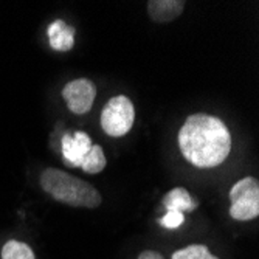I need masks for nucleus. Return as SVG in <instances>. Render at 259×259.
I'll return each mask as SVG.
<instances>
[{
  "label": "nucleus",
  "instance_id": "f03ea898",
  "mask_svg": "<svg viewBox=\"0 0 259 259\" xmlns=\"http://www.w3.org/2000/svg\"><path fill=\"white\" fill-rule=\"evenodd\" d=\"M40 186L58 202L76 208H98L103 200L93 185L56 168H47L40 174Z\"/></svg>",
  "mask_w": 259,
  "mask_h": 259
},
{
  "label": "nucleus",
  "instance_id": "423d86ee",
  "mask_svg": "<svg viewBox=\"0 0 259 259\" xmlns=\"http://www.w3.org/2000/svg\"><path fill=\"white\" fill-rule=\"evenodd\" d=\"M61 148L62 158L68 166L81 168L85 154L92 148V140L85 132L78 131L73 135H64L61 140Z\"/></svg>",
  "mask_w": 259,
  "mask_h": 259
},
{
  "label": "nucleus",
  "instance_id": "ddd939ff",
  "mask_svg": "<svg viewBox=\"0 0 259 259\" xmlns=\"http://www.w3.org/2000/svg\"><path fill=\"white\" fill-rule=\"evenodd\" d=\"M183 222H185V216H183L182 213H177V211H166V214H164V218L158 221L160 225L166 227V228H169V230L179 228Z\"/></svg>",
  "mask_w": 259,
  "mask_h": 259
},
{
  "label": "nucleus",
  "instance_id": "f257e3e1",
  "mask_svg": "<svg viewBox=\"0 0 259 259\" xmlns=\"http://www.w3.org/2000/svg\"><path fill=\"white\" fill-rule=\"evenodd\" d=\"M179 148L196 168H216L231 151V135L218 116L194 113L188 116L179 132Z\"/></svg>",
  "mask_w": 259,
  "mask_h": 259
},
{
  "label": "nucleus",
  "instance_id": "f8f14e48",
  "mask_svg": "<svg viewBox=\"0 0 259 259\" xmlns=\"http://www.w3.org/2000/svg\"><path fill=\"white\" fill-rule=\"evenodd\" d=\"M172 259H219V257L211 254L205 245L194 244V245H188L182 250L174 251Z\"/></svg>",
  "mask_w": 259,
  "mask_h": 259
},
{
  "label": "nucleus",
  "instance_id": "0eeeda50",
  "mask_svg": "<svg viewBox=\"0 0 259 259\" xmlns=\"http://www.w3.org/2000/svg\"><path fill=\"white\" fill-rule=\"evenodd\" d=\"M50 39V47L56 52H68L75 45V28L67 25L62 19H56L53 23H50L47 30Z\"/></svg>",
  "mask_w": 259,
  "mask_h": 259
},
{
  "label": "nucleus",
  "instance_id": "6e6552de",
  "mask_svg": "<svg viewBox=\"0 0 259 259\" xmlns=\"http://www.w3.org/2000/svg\"><path fill=\"white\" fill-rule=\"evenodd\" d=\"M185 8L183 0H151L148 2V13L157 23H166L177 19Z\"/></svg>",
  "mask_w": 259,
  "mask_h": 259
},
{
  "label": "nucleus",
  "instance_id": "7ed1b4c3",
  "mask_svg": "<svg viewBox=\"0 0 259 259\" xmlns=\"http://www.w3.org/2000/svg\"><path fill=\"white\" fill-rule=\"evenodd\" d=\"M135 121V110L132 101L126 95L113 97L107 101L101 112V129L109 137L126 135Z\"/></svg>",
  "mask_w": 259,
  "mask_h": 259
},
{
  "label": "nucleus",
  "instance_id": "9d476101",
  "mask_svg": "<svg viewBox=\"0 0 259 259\" xmlns=\"http://www.w3.org/2000/svg\"><path fill=\"white\" fill-rule=\"evenodd\" d=\"M81 168L87 174H98L106 168V155L100 145H92L90 151L84 157Z\"/></svg>",
  "mask_w": 259,
  "mask_h": 259
},
{
  "label": "nucleus",
  "instance_id": "1a4fd4ad",
  "mask_svg": "<svg viewBox=\"0 0 259 259\" xmlns=\"http://www.w3.org/2000/svg\"><path fill=\"white\" fill-rule=\"evenodd\" d=\"M163 206L166 211H177V213H191L199 206V202L193 199L185 188H172V190L163 197Z\"/></svg>",
  "mask_w": 259,
  "mask_h": 259
},
{
  "label": "nucleus",
  "instance_id": "4468645a",
  "mask_svg": "<svg viewBox=\"0 0 259 259\" xmlns=\"http://www.w3.org/2000/svg\"><path fill=\"white\" fill-rule=\"evenodd\" d=\"M138 259H163V256L158 253V251H154V250H146L143 253H140Z\"/></svg>",
  "mask_w": 259,
  "mask_h": 259
},
{
  "label": "nucleus",
  "instance_id": "9b49d317",
  "mask_svg": "<svg viewBox=\"0 0 259 259\" xmlns=\"http://www.w3.org/2000/svg\"><path fill=\"white\" fill-rule=\"evenodd\" d=\"M2 259H34V253L25 242L8 241L2 248Z\"/></svg>",
  "mask_w": 259,
  "mask_h": 259
},
{
  "label": "nucleus",
  "instance_id": "39448f33",
  "mask_svg": "<svg viewBox=\"0 0 259 259\" xmlns=\"http://www.w3.org/2000/svg\"><path fill=\"white\" fill-rule=\"evenodd\" d=\"M95 97H97L95 84H93L90 79H85V78L70 81L62 89V98L67 101L68 110L76 113V115L87 113L93 106Z\"/></svg>",
  "mask_w": 259,
  "mask_h": 259
},
{
  "label": "nucleus",
  "instance_id": "20e7f679",
  "mask_svg": "<svg viewBox=\"0 0 259 259\" xmlns=\"http://www.w3.org/2000/svg\"><path fill=\"white\" fill-rule=\"evenodd\" d=\"M230 216L234 221H251L259 214V183L253 177H245L230 190Z\"/></svg>",
  "mask_w": 259,
  "mask_h": 259
}]
</instances>
